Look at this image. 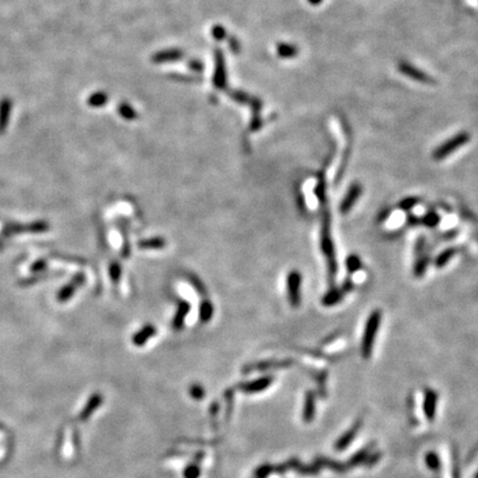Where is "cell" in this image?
Segmentation results:
<instances>
[{
    "instance_id": "obj_6",
    "label": "cell",
    "mask_w": 478,
    "mask_h": 478,
    "mask_svg": "<svg viewBox=\"0 0 478 478\" xmlns=\"http://www.w3.org/2000/svg\"><path fill=\"white\" fill-rule=\"evenodd\" d=\"M50 228V225L48 224V221H38L30 222V224L27 225H21V224H8L3 228V235L6 236H11L16 234H25V233H30V234H40V233H45Z\"/></svg>"
},
{
    "instance_id": "obj_12",
    "label": "cell",
    "mask_w": 478,
    "mask_h": 478,
    "mask_svg": "<svg viewBox=\"0 0 478 478\" xmlns=\"http://www.w3.org/2000/svg\"><path fill=\"white\" fill-rule=\"evenodd\" d=\"M156 333V328L152 325H147L144 326L142 329L133 335V343L138 347H142V345L147 342L148 339H151L152 336Z\"/></svg>"
},
{
    "instance_id": "obj_28",
    "label": "cell",
    "mask_w": 478,
    "mask_h": 478,
    "mask_svg": "<svg viewBox=\"0 0 478 478\" xmlns=\"http://www.w3.org/2000/svg\"><path fill=\"white\" fill-rule=\"evenodd\" d=\"M313 416V400L312 397L307 398V404H306V411H304V420L306 421H311Z\"/></svg>"
},
{
    "instance_id": "obj_33",
    "label": "cell",
    "mask_w": 478,
    "mask_h": 478,
    "mask_svg": "<svg viewBox=\"0 0 478 478\" xmlns=\"http://www.w3.org/2000/svg\"><path fill=\"white\" fill-rule=\"evenodd\" d=\"M323 0H308V2L312 4V6H318V4L322 3Z\"/></svg>"
},
{
    "instance_id": "obj_1",
    "label": "cell",
    "mask_w": 478,
    "mask_h": 478,
    "mask_svg": "<svg viewBox=\"0 0 478 478\" xmlns=\"http://www.w3.org/2000/svg\"><path fill=\"white\" fill-rule=\"evenodd\" d=\"M321 249L323 255L326 256L328 262V269H329L330 276L333 277L338 271V262H336L334 245L332 241L331 231H330V218L329 212L325 213L321 228Z\"/></svg>"
},
{
    "instance_id": "obj_13",
    "label": "cell",
    "mask_w": 478,
    "mask_h": 478,
    "mask_svg": "<svg viewBox=\"0 0 478 478\" xmlns=\"http://www.w3.org/2000/svg\"><path fill=\"white\" fill-rule=\"evenodd\" d=\"M344 291L342 289H336L333 288L328 291L325 294V297L322 298V304L326 307H332L334 304L339 303L341 300L343 298Z\"/></svg>"
},
{
    "instance_id": "obj_4",
    "label": "cell",
    "mask_w": 478,
    "mask_h": 478,
    "mask_svg": "<svg viewBox=\"0 0 478 478\" xmlns=\"http://www.w3.org/2000/svg\"><path fill=\"white\" fill-rule=\"evenodd\" d=\"M302 276L298 270H291L287 277V293L291 307L298 308L301 303Z\"/></svg>"
},
{
    "instance_id": "obj_9",
    "label": "cell",
    "mask_w": 478,
    "mask_h": 478,
    "mask_svg": "<svg viewBox=\"0 0 478 478\" xmlns=\"http://www.w3.org/2000/svg\"><path fill=\"white\" fill-rule=\"evenodd\" d=\"M362 193V186L360 183H353L350 186L347 194L343 197L342 202L340 204V212L341 214H348L351 208L354 206V204L358 202L360 195Z\"/></svg>"
},
{
    "instance_id": "obj_25",
    "label": "cell",
    "mask_w": 478,
    "mask_h": 478,
    "mask_svg": "<svg viewBox=\"0 0 478 478\" xmlns=\"http://www.w3.org/2000/svg\"><path fill=\"white\" fill-rule=\"evenodd\" d=\"M417 203H418V199L416 197L409 196L401 200L399 203V207L402 209V211H409V209H412L415 205H417Z\"/></svg>"
},
{
    "instance_id": "obj_16",
    "label": "cell",
    "mask_w": 478,
    "mask_h": 478,
    "mask_svg": "<svg viewBox=\"0 0 478 478\" xmlns=\"http://www.w3.org/2000/svg\"><path fill=\"white\" fill-rule=\"evenodd\" d=\"M214 315V306L213 303L209 301L208 299L203 300L202 304H200L199 308V319L200 321L206 323L211 320L212 317Z\"/></svg>"
},
{
    "instance_id": "obj_26",
    "label": "cell",
    "mask_w": 478,
    "mask_h": 478,
    "mask_svg": "<svg viewBox=\"0 0 478 478\" xmlns=\"http://www.w3.org/2000/svg\"><path fill=\"white\" fill-rule=\"evenodd\" d=\"M120 113H121V115L126 120H133L136 117L135 111L132 108H130L129 106H126V104H124V106L122 104L121 108H120Z\"/></svg>"
},
{
    "instance_id": "obj_22",
    "label": "cell",
    "mask_w": 478,
    "mask_h": 478,
    "mask_svg": "<svg viewBox=\"0 0 478 478\" xmlns=\"http://www.w3.org/2000/svg\"><path fill=\"white\" fill-rule=\"evenodd\" d=\"M107 101H108L107 95L102 93V92H98V93H94V94L91 95L88 102H89L91 107L98 108V107H102Z\"/></svg>"
},
{
    "instance_id": "obj_19",
    "label": "cell",
    "mask_w": 478,
    "mask_h": 478,
    "mask_svg": "<svg viewBox=\"0 0 478 478\" xmlns=\"http://www.w3.org/2000/svg\"><path fill=\"white\" fill-rule=\"evenodd\" d=\"M345 267H347L350 274L357 272L362 268V262L360 260L358 255H349L348 258L345 259Z\"/></svg>"
},
{
    "instance_id": "obj_8",
    "label": "cell",
    "mask_w": 478,
    "mask_h": 478,
    "mask_svg": "<svg viewBox=\"0 0 478 478\" xmlns=\"http://www.w3.org/2000/svg\"><path fill=\"white\" fill-rule=\"evenodd\" d=\"M84 282H85V276L82 274V272L76 274L65 287H62V288L59 290V293L57 294L58 301L67 302L70 298L74 297L75 290L80 288Z\"/></svg>"
},
{
    "instance_id": "obj_17",
    "label": "cell",
    "mask_w": 478,
    "mask_h": 478,
    "mask_svg": "<svg viewBox=\"0 0 478 478\" xmlns=\"http://www.w3.org/2000/svg\"><path fill=\"white\" fill-rule=\"evenodd\" d=\"M277 50H278L279 56L286 59L294 58L298 54V48L295 45L289 43H279Z\"/></svg>"
},
{
    "instance_id": "obj_24",
    "label": "cell",
    "mask_w": 478,
    "mask_h": 478,
    "mask_svg": "<svg viewBox=\"0 0 478 478\" xmlns=\"http://www.w3.org/2000/svg\"><path fill=\"white\" fill-rule=\"evenodd\" d=\"M109 271H110V277L112 281L114 282V285H117V282H119L121 278V267L119 262H112L110 268H109Z\"/></svg>"
},
{
    "instance_id": "obj_20",
    "label": "cell",
    "mask_w": 478,
    "mask_h": 478,
    "mask_svg": "<svg viewBox=\"0 0 478 478\" xmlns=\"http://www.w3.org/2000/svg\"><path fill=\"white\" fill-rule=\"evenodd\" d=\"M100 403H101V397H100V395H94V397L90 400V402L88 403V405H86L85 408L83 409V412L81 413V420L88 418L90 414L99 406Z\"/></svg>"
},
{
    "instance_id": "obj_32",
    "label": "cell",
    "mask_w": 478,
    "mask_h": 478,
    "mask_svg": "<svg viewBox=\"0 0 478 478\" xmlns=\"http://www.w3.org/2000/svg\"><path fill=\"white\" fill-rule=\"evenodd\" d=\"M190 393H192V395H193L194 398L200 399L204 395V391H203L202 388H200V386L195 385V386H193L192 390H190Z\"/></svg>"
},
{
    "instance_id": "obj_27",
    "label": "cell",
    "mask_w": 478,
    "mask_h": 478,
    "mask_svg": "<svg viewBox=\"0 0 478 478\" xmlns=\"http://www.w3.org/2000/svg\"><path fill=\"white\" fill-rule=\"evenodd\" d=\"M316 195L318 196V198L321 200V202H323L326 198V183H325V180L322 179V176L320 177V180H319L318 182V185H317V188H316Z\"/></svg>"
},
{
    "instance_id": "obj_23",
    "label": "cell",
    "mask_w": 478,
    "mask_h": 478,
    "mask_svg": "<svg viewBox=\"0 0 478 478\" xmlns=\"http://www.w3.org/2000/svg\"><path fill=\"white\" fill-rule=\"evenodd\" d=\"M435 403H436V395L435 393L429 392L426 395V412L429 415L430 420L433 418V414L435 413Z\"/></svg>"
},
{
    "instance_id": "obj_2",
    "label": "cell",
    "mask_w": 478,
    "mask_h": 478,
    "mask_svg": "<svg viewBox=\"0 0 478 478\" xmlns=\"http://www.w3.org/2000/svg\"><path fill=\"white\" fill-rule=\"evenodd\" d=\"M381 319L382 312L379 309H375L374 311H372L368 318L362 338V354L364 358H368L371 356L373 344H374L375 336L381 323Z\"/></svg>"
},
{
    "instance_id": "obj_7",
    "label": "cell",
    "mask_w": 478,
    "mask_h": 478,
    "mask_svg": "<svg viewBox=\"0 0 478 478\" xmlns=\"http://www.w3.org/2000/svg\"><path fill=\"white\" fill-rule=\"evenodd\" d=\"M398 70L400 74L407 76V78L412 79L413 81L420 82V83L430 84V85H433L436 83V80L433 78V76L427 74L426 72L418 69V68L413 66L412 63H409L407 61H400L398 63Z\"/></svg>"
},
{
    "instance_id": "obj_29",
    "label": "cell",
    "mask_w": 478,
    "mask_h": 478,
    "mask_svg": "<svg viewBox=\"0 0 478 478\" xmlns=\"http://www.w3.org/2000/svg\"><path fill=\"white\" fill-rule=\"evenodd\" d=\"M45 268H47V261H45L44 259H39V260H37L35 263H33V266H31L30 270H31V272H36V274H38V272L45 270Z\"/></svg>"
},
{
    "instance_id": "obj_15",
    "label": "cell",
    "mask_w": 478,
    "mask_h": 478,
    "mask_svg": "<svg viewBox=\"0 0 478 478\" xmlns=\"http://www.w3.org/2000/svg\"><path fill=\"white\" fill-rule=\"evenodd\" d=\"M140 249H163L166 246V240L162 237L145 239L138 244Z\"/></svg>"
},
{
    "instance_id": "obj_21",
    "label": "cell",
    "mask_w": 478,
    "mask_h": 478,
    "mask_svg": "<svg viewBox=\"0 0 478 478\" xmlns=\"http://www.w3.org/2000/svg\"><path fill=\"white\" fill-rule=\"evenodd\" d=\"M440 221H441V218L439 216V214L435 213V212L426 213L425 216L423 217V220H422L423 224H424L427 227H430V228H433V227L438 226L440 224Z\"/></svg>"
},
{
    "instance_id": "obj_11",
    "label": "cell",
    "mask_w": 478,
    "mask_h": 478,
    "mask_svg": "<svg viewBox=\"0 0 478 478\" xmlns=\"http://www.w3.org/2000/svg\"><path fill=\"white\" fill-rule=\"evenodd\" d=\"M11 100L4 98L0 101V134H2L6 131L8 126V122L10 120V113H11Z\"/></svg>"
},
{
    "instance_id": "obj_3",
    "label": "cell",
    "mask_w": 478,
    "mask_h": 478,
    "mask_svg": "<svg viewBox=\"0 0 478 478\" xmlns=\"http://www.w3.org/2000/svg\"><path fill=\"white\" fill-rule=\"evenodd\" d=\"M470 140H471V134H468L466 131L458 132L457 134H455L454 136H452V138L446 140L444 143H441L434 149L433 158L435 161H441V159L449 156L450 154H453L459 147H462L465 144H467Z\"/></svg>"
},
{
    "instance_id": "obj_14",
    "label": "cell",
    "mask_w": 478,
    "mask_h": 478,
    "mask_svg": "<svg viewBox=\"0 0 478 478\" xmlns=\"http://www.w3.org/2000/svg\"><path fill=\"white\" fill-rule=\"evenodd\" d=\"M456 252H457L456 248H454V247H449V248H446L445 250H443V252H441L435 259V261H434L435 267L439 268V269L445 267L446 263H447L450 260V259H452L455 256Z\"/></svg>"
},
{
    "instance_id": "obj_30",
    "label": "cell",
    "mask_w": 478,
    "mask_h": 478,
    "mask_svg": "<svg viewBox=\"0 0 478 478\" xmlns=\"http://www.w3.org/2000/svg\"><path fill=\"white\" fill-rule=\"evenodd\" d=\"M198 475H199V470L197 466H189L187 470L185 471L186 478H197Z\"/></svg>"
},
{
    "instance_id": "obj_10",
    "label": "cell",
    "mask_w": 478,
    "mask_h": 478,
    "mask_svg": "<svg viewBox=\"0 0 478 478\" xmlns=\"http://www.w3.org/2000/svg\"><path fill=\"white\" fill-rule=\"evenodd\" d=\"M190 310V304L186 301V300H180L177 302V308H176V313L173 319V328L175 330H181L184 326L185 318L187 317Z\"/></svg>"
},
{
    "instance_id": "obj_31",
    "label": "cell",
    "mask_w": 478,
    "mask_h": 478,
    "mask_svg": "<svg viewBox=\"0 0 478 478\" xmlns=\"http://www.w3.org/2000/svg\"><path fill=\"white\" fill-rule=\"evenodd\" d=\"M427 464H429L430 467L432 468H438L439 466V459L436 457V455L434 454H429L427 455Z\"/></svg>"
},
{
    "instance_id": "obj_5",
    "label": "cell",
    "mask_w": 478,
    "mask_h": 478,
    "mask_svg": "<svg viewBox=\"0 0 478 478\" xmlns=\"http://www.w3.org/2000/svg\"><path fill=\"white\" fill-rule=\"evenodd\" d=\"M425 243L426 240L424 236H420L415 241V249H414L415 260H414L413 274L416 278H422L425 275L427 266H429L430 258L425 252Z\"/></svg>"
},
{
    "instance_id": "obj_18",
    "label": "cell",
    "mask_w": 478,
    "mask_h": 478,
    "mask_svg": "<svg viewBox=\"0 0 478 478\" xmlns=\"http://www.w3.org/2000/svg\"><path fill=\"white\" fill-rule=\"evenodd\" d=\"M270 382L271 377H263V379L252 382V383L246 385L245 391H247V392H258V391H261L267 388L270 384Z\"/></svg>"
}]
</instances>
